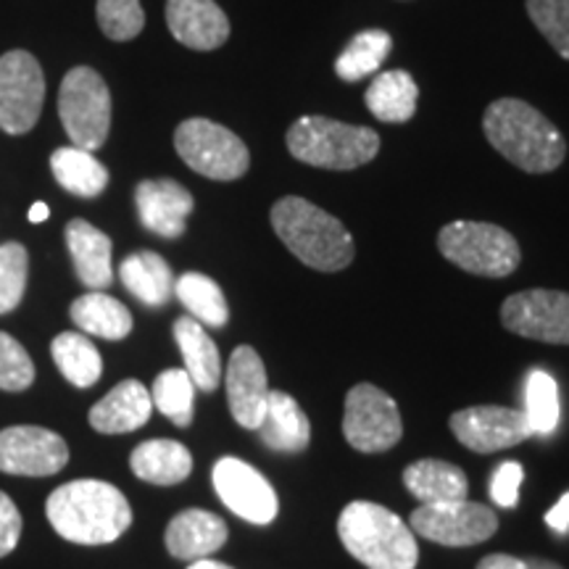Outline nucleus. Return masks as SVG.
Returning a JSON list of instances; mask_svg holds the SVG:
<instances>
[{"mask_svg":"<svg viewBox=\"0 0 569 569\" xmlns=\"http://www.w3.org/2000/svg\"><path fill=\"white\" fill-rule=\"evenodd\" d=\"M134 206L146 230L159 238H180L196 201L190 190L174 180H142L134 190Z\"/></svg>","mask_w":569,"mask_h":569,"instance_id":"17","label":"nucleus"},{"mask_svg":"<svg viewBox=\"0 0 569 569\" xmlns=\"http://www.w3.org/2000/svg\"><path fill=\"white\" fill-rule=\"evenodd\" d=\"M490 146L522 172L549 174L561 167L567 140L553 122L519 98H498L482 117Z\"/></svg>","mask_w":569,"mask_h":569,"instance_id":"2","label":"nucleus"},{"mask_svg":"<svg viewBox=\"0 0 569 569\" xmlns=\"http://www.w3.org/2000/svg\"><path fill=\"white\" fill-rule=\"evenodd\" d=\"M167 24L193 51H217L230 38V19L213 0H167Z\"/></svg>","mask_w":569,"mask_h":569,"instance_id":"18","label":"nucleus"},{"mask_svg":"<svg viewBox=\"0 0 569 569\" xmlns=\"http://www.w3.org/2000/svg\"><path fill=\"white\" fill-rule=\"evenodd\" d=\"M30 256L21 243L0 246V315H9L24 298Z\"/></svg>","mask_w":569,"mask_h":569,"instance_id":"35","label":"nucleus"},{"mask_svg":"<svg viewBox=\"0 0 569 569\" xmlns=\"http://www.w3.org/2000/svg\"><path fill=\"white\" fill-rule=\"evenodd\" d=\"M525 417L532 436H551L559 425V388L557 380L543 369H532L525 382Z\"/></svg>","mask_w":569,"mask_h":569,"instance_id":"33","label":"nucleus"},{"mask_svg":"<svg viewBox=\"0 0 569 569\" xmlns=\"http://www.w3.org/2000/svg\"><path fill=\"white\" fill-rule=\"evenodd\" d=\"M284 140L293 159L336 172L365 167L380 153V134L375 130L327 117H301L290 124Z\"/></svg>","mask_w":569,"mask_h":569,"instance_id":"5","label":"nucleus"},{"mask_svg":"<svg viewBox=\"0 0 569 569\" xmlns=\"http://www.w3.org/2000/svg\"><path fill=\"white\" fill-rule=\"evenodd\" d=\"M390 46H393V40H390V34L386 30L359 32L351 42H348L346 51L338 56V77L343 82H359L365 80V77L375 74V71L382 67V61L388 59Z\"/></svg>","mask_w":569,"mask_h":569,"instance_id":"32","label":"nucleus"},{"mask_svg":"<svg viewBox=\"0 0 569 569\" xmlns=\"http://www.w3.org/2000/svg\"><path fill=\"white\" fill-rule=\"evenodd\" d=\"M528 13L553 51L569 61V0H528Z\"/></svg>","mask_w":569,"mask_h":569,"instance_id":"37","label":"nucleus"},{"mask_svg":"<svg viewBox=\"0 0 569 569\" xmlns=\"http://www.w3.org/2000/svg\"><path fill=\"white\" fill-rule=\"evenodd\" d=\"M343 436L361 453L388 451L403 436L401 411L386 390L361 382L346 396Z\"/></svg>","mask_w":569,"mask_h":569,"instance_id":"9","label":"nucleus"},{"mask_svg":"<svg viewBox=\"0 0 569 569\" xmlns=\"http://www.w3.org/2000/svg\"><path fill=\"white\" fill-rule=\"evenodd\" d=\"M51 169L56 182L71 196L96 198L109 184V172L101 161L82 148H59L51 156Z\"/></svg>","mask_w":569,"mask_h":569,"instance_id":"29","label":"nucleus"},{"mask_svg":"<svg viewBox=\"0 0 569 569\" xmlns=\"http://www.w3.org/2000/svg\"><path fill=\"white\" fill-rule=\"evenodd\" d=\"M59 117L74 148L98 151L111 130V92L90 67H74L59 90Z\"/></svg>","mask_w":569,"mask_h":569,"instance_id":"7","label":"nucleus"},{"mask_svg":"<svg viewBox=\"0 0 569 569\" xmlns=\"http://www.w3.org/2000/svg\"><path fill=\"white\" fill-rule=\"evenodd\" d=\"M132 472L153 486H177L193 472V457L177 440H146L132 451Z\"/></svg>","mask_w":569,"mask_h":569,"instance_id":"25","label":"nucleus"},{"mask_svg":"<svg viewBox=\"0 0 569 569\" xmlns=\"http://www.w3.org/2000/svg\"><path fill=\"white\" fill-rule=\"evenodd\" d=\"M272 227L288 251L317 272H340L353 261L356 246L340 219L298 196L272 206Z\"/></svg>","mask_w":569,"mask_h":569,"instance_id":"3","label":"nucleus"},{"mask_svg":"<svg viewBox=\"0 0 569 569\" xmlns=\"http://www.w3.org/2000/svg\"><path fill=\"white\" fill-rule=\"evenodd\" d=\"M96 17L106 38L117 42L138 38L142 27H146V13H142L140 0H98Z\"/></svg>","mask_w":569,"mask_h":569,"instance_id":"36","label":"nucleus"},{"mask_svg":"<svg viewBox=\"0 0 569 569\" xmlns=\"http://www.w3.org/2000/svg\"><path fill=\"white\" fill-rule=\"evenodd\" d=\"M224 386L234 422L246 430H259L269 401V382L264 361L251 346L234 348L227 365Z\"/></svg>","mask_w":569,"mask_h":569,"instance_id":"16","label":"nucleus"},{"mask_svg":"<svg viewBox=\"0 0 569 569\" xmlns=\"http://www.w3.org/2000/svg\"><path fill=\"white\" fill-rule=\"evenodd\" d=\"M419 88L415 77L403 69H390L377 74L367 88L365 103L372 117L388 124H403L415 117Z\"/></svg>","mask_w":569,"mask_h":569,"instance_id":"26","label":"nucleus"},{"mask_svg":"<svg viewBox=\"0 0 569 569\" xmlns=\"http://www.w3.org/2000/svg\"><path fill=\"white\" fill-rule=\"evenodd\" d=\"M522 480H525V469L519 461H503V465H498L493 478H490V496H493L498 507L503 509L517 507L519 486H522Z\"/></svg>","mask_w":569,"mask_h":569,"instance_id":"39","label":"nucleus"},{"mask_svg":"<svg viewBox=\"0 0 569 569\" xmlns=\"http://www.w3.org/2000/svg\"><path fill=\"white\" fill-rule=\"evenodd\" d=\"M188 569H232L230 565H222V561H213L209 559H198V561H190Z\"/></svg>","mask_w":569,"mask_h":569,"instance_id":"43","label":"nucleus"},{"mask_svg":"<svg viewBox=\"0 0 569 569\" xmlns=\"http://www.w3.org/2000/svg\"><path fill=\"white\" fill-rule=\"evenodd\" d=\"M501 322L519 338L569 346V293L565 290H522L501 306Z\"/></svg>","mask_w":569,"mask_h":569,"instance_id":"12","label":"nucleus"},{"mask_svg":"<svg viewBox=\"0 0 569 569\" xmlns=\"http://www.w3.org/2000/svg\"><path fill=\"white\" fill-rule=\"evenodd\" d=\"M21 538V515L17 503L11 501V496H6L0 490V559L9 557L17 549Z\"/></svg>","mask_w":569,"mask_h":569,"instance_id":"40","label":"nucleus"},{"mask_svg":"<svg viewBox=\"0 0 569 569\" xmlns=\"http://www.w3.org/2000/svg\"><path fill=\"white\" fill-rule=\"evenodd\" d=\"M264 443L272 451L298 453L309 446L311 425L306 411L298 407V401L284 390H269V401L264 419L259 427Z\"/></svg>","mask_w":569,"mask_h":569,"instance_id":"22","label":"nucleus"},{"mask_svg":"<svg viewBox=\"0 0 569 569\" xmlns=\"http://www.w3.org/2000/svg\"><path fill=\"white\" fill-rule=\"evenodd\" d=\"M546 525H549L553 532H559V536L569 532V493L561 496L557 507L549 509V515H546Z\"/></svg>","mask_w":569,"mask_h":569,"instance_id":"41","label":"nucleus"},{"mask_svg":"<svg viewBox=\"0 0 569 569\" xmlns=\"http://www.w3.org/2000/svg\"><path fill=\"white\" fill-rule=\"evenodd\" d=\"M151 411L153 401L148 388L140 380H124L90 409L88 419L92 430L103 436H124V432L140 430L151 419Z\"/></svg>","mask_w":569,"mask_h":569,"instance_id":"19","label":"nucleus"},{"mask_svg":"<svg viewBox=\"0 0 569 569\" xmlns=\"http://www.w3.org/2000/svg\"><path fill=\"white\" fill-rule=\"evenodd\" d=\"M51 353L59 372L67 377L74 388H92L101 380L103 361L98 348L92 346L84 332H61L53 338Z\"/></svg>","mask_w":569,"mask_h":569,"instance_id":"30","label":"nucleus"},{"mask_svg":"<svg viewBox=\"0 0 569 569\" xmlns=\"http://www.w3.org/2000/svg\"><path fill=\"white\" fill-rule=\"evenodd\" d=\"M69 461V446L59 432L19 425L0 430V472L19 478H51Z\"/></svg>","mask_w":569,"mask_h":569,"instance_id":"13","label":"nucleus"},{"mask_svg":"<svg viewBox=\"0 0 569 569\" xmlns=\"http://www.w3.org/2000/svg\"><path fill=\"white\" fill-rule=\"evenodd\" d=\"M67 246L74 261V272L90 290H106L113 282L111 238L84 219L67 224Z\"/></svg>","mask_w":569,"mask_h":569,"instance_id":"21","label":"nucleus"},{"mask_svg":"<svg viewBox=\"0 0 569 569\" xmlns=\"http://www.w3.org/2000/svg\"><path fill=\"white\" fill-rule=\"evenodd\" d=\"M213 490L222 503L251 525H269L277 517V493L259 469L243 459L224 457L213 465Z\"/></svg>","mask_w":569,"mask_h":569,"instance_id":"14","label":"nucleus"},{"mask_svg":"<svg viewBox=\"0 0 569 569\" xmlns=\"http://www.w3.org/2000/svg\"><path fill=\"white\" fill-rule=\"evenodd\" d=\"M438 248L451 264L480 277H509L522 259L515 234L488 222L446 224Z\"/></svg>","mask_w":569,"mask_h":569,"instance_id":"6","label":"nucleus"},{"mask_svg":"<svg viewBox=\"0 0 569 569\" xmlns=\"http://www.w3.org/2000/svg\"><path fill=\"white\" fill-rule=\"evenodd\" d=\"M46 103V77L27 51L0 56V130L24 134L38 124Z\"/></svg>","mask_w":569,"mask_h":569,"instance_id":"10","label":"nucleus"},{"mask_svg":"<svg viewBox=\"0 0 569 569\" xmlns=\"http://www.w3.org/2000/svg\"><path fill=\"white\" fill-rule=\"evenodd\" d=\"M46 515L63 540L103 546L122 538L132 525V507L117 486L103 480H71L48 496Z\"/></svg>","mask_w":569,"mask_h":569,"instance_id":"1","label":"nucleus"},{"mask_svg":"<svg viewBox=\"0 0 569 569\" xmlns=\"http://www.w3.org/2000/svg\"><path fill=\"white\" fill-rule=\"evenodd\" d=\"M174 148L196 174L217 182L240 180L251 167L246 142L211 119H184L174 132Z\"/></svg>","mask_w":569,"mask_h":569,"instance_id":"8","label":"nucleus"},{"mask_svg":"<svg viewBox=\"0 0 569 569\" xmlns=\"http://www.w3.org/2000/svg\"><path fill=\"white\" fill-rule=\"evenodd\" d=\"M174 340L184 359V372L190 375L193 386L203 393L219 388L222 382V356L219 348L193 317H180L174 322Z\"/></svg>","mask_w":569,"mask_h":569,"instance_id":"23","label":"nucleus"},{"mask_svg":"<svg viewBox=\"0 0 569 569\" xmlns=\"http://www.w3.org/2000/svg\"><path fill=\"white\" fill-rule=\"evenodd\" d=\"M528 565H530V569H565V567H559L557 561H549V559H528Z\"/></svg>","mask_w":569,"mask_h":569,"instance_id":"45","label":"nucleus"},{"mask_svg":"<svg viewBox=\"0 0 569 569\" xmlns=\"http://www.w3.org/2000/svg\"><path fill=\"white\" fill-rule=\"evenodd\" d=\"M153 407L169 417L177 427H188L193 422L196 386L184 369H167L153 380L151 390Z\"/></svg>","mask_w":569,"mask_h":569,"instance_id":"34","label":"nucleus"},{"mask_svg":"<svg viewBox=\"0 0 569 569\" xmlns=\"http://www.w3.org/2000/svg\"><path fill=\"white\" fill-rule=\"evenodd\" d=\"M163 540H167V549L174 559H209L227 543V522L213 511L188 509L169 522Z\"/></svg>","mask_w":569,"mask_h":569,"instance_id":"20","label":"nucleus"},{"mask_svg":"<svg viewBox=\"0 0 569 569\" xmlns=\"http://www.w3.org/2000/svg\"><path fill=\"white\" fill-rule=\"evenodd\" d=\"M34 382V365L30 353L9 332H0V390L19 393Z\"/></svg>","mask_w":569,"mask_h":569,"instance_id":"38","label":"nucleus"},{"mask_svg":"<svg viewBox=\"0 0 569 569\" xmlns=\"http://www.w3.org/2000/svg\"><path fill=\"white\" fill-rule=\"evenodd\" d=\"M174 296L188 309V315L206 327H224L230 319V306L217 282L201 272H184L174 282Z\"/></svg>","mask_w":569,"mask_h":569,"instance_id":"31","label":"nucleus"},{"mask_svg":"<svg viewBox=\"0 0 569 569\" xmlns=\"http://www.w3.org/2000/svg\"><path fill=\"white\" fill-rule=\"evenodd\" d=\"M69 315L71 322L80 327L84 336L122 340L132 332L130 309L117 298L106 296L103 290H92V293L77 298Z\"/></svg>","mask_w":569,"mask_h":569,"instance_id":"27","label":"nucleus"},{"mask_svg":"<svg viewBox=\"0 0 569 569\" xmlns=\"http://www.w3.org/2000/svg\"><path fill=\"white\" fill-rule=\"evenodd\" d=\"M124 288L146 306H163L174 293V277L167 261L153 251L127 256L119 267Z\"/></svg>","mask_w":569,"mask_h":569,"instance_id":"28","label":"nucleus"},{"mask_svg":"<svg viewBox=\"0 0 569 569\" xmlns=\"http://www.w3.org/2000/svg\"><path fill=\"white\" fill-rule=\"evenodd\" d=\"M478 569H530L528 559L509 557V553H490L478 565Z\"/></svg>","mask_w":569,"mask_h":569,"instance_id":"42","label":"nucleus"},{"mask_svg":"<svg viewBox=\"0 0 569 569\" xmlns=\"http://www.w3.org/2000/svg\"><path fill=\"white\" fill-rule=\"evenodd\" d=\"M409 528L432 543L451 546H478L482 540L493 538L498 530L496 511L478 501H451L436 503V507H419L409 519Z\"/></svg>","mask_w":569,"mask_h":569,"instance_id":"11","label":"nucleus"},{"mask_svg":"<svg viewBox=\"0 0 569 569\" xmlns=\"http://www.w3.org/2000/svg\"><path fill=\"white\" fill-rule=\"evenodd\" d=\"M338 538L367 569H415L419 561L415 532L380 503H348L338 517Z\"/></svg>","mask_w":569,"mask_h":569,"instance_id":"4","label":"nucleus"},{"mask_svg":"<svg viewBox=\"0 0 569 569\" xmlns=\"http://www.w3.org/2000/svg\"><path fill=\"white\" fill-rule=\"evenodd\" d=\"M451 432L469 451L493 453L519 446L532 436L522 409L511 407H469L451 417Z\"/></svg>","mask_w":569,"mask_h":569,"instance_id":"15","label":"nucleus"},{"mask_svg":"<svg viewBox=\"0 0 569 569\" xmlns=\"http://www.w3.org/2000/svg\"><path fill=\"white\" fill-rule=\"evenodd\" d=\"M403 486L422 507L465 501L469 493L467 475L457 465L440 459H419L403 472Z\"/></svg>","mask_w":569,"mask_h":569,"instance_id":"24","label":"nucleus"},{"mask_svg":"<svg viewBox=\"0 0 569 569\" xmlns=\"http://www.w3.org/2000/svg\"><path fill=\"white\" fill-rule=\"evenodd\" d=\"M48 213H51V211H48V206H46V203H34L32 209H30V222H34V224H38V222H46Z\"/></svg>","mask_w":569,"mask_h":569,"instance_id":"44","label":"nucleus"}]
</instances>
